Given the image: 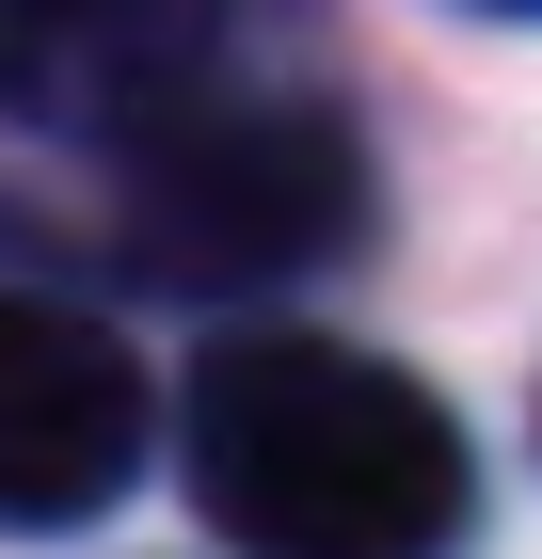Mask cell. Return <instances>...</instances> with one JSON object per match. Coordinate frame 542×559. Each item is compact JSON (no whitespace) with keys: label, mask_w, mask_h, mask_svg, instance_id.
<instances>
[{"label":"cell","mask_w":542,"mask_h":559,"mask_svg":"<svg viewBox=\"0 0 542 559\" xmlns=\"http://www.w3.org/2000/svg\"><path fill=\"white\" fill-rule=\"evenodd\" d=\"M176 431H192V512L240 559H447L479 512L447 400L351 336H224Z\"/></svg>","instance_id":"1"},{"label":"cell","mask_w":542,"mask_h":559,"mask_svg":"<svg viewBox=\"0 0 542 559\" xmlns=\"http://www.w3.org/2000/svg\"><path fill=\"white\" fill-rule=\"evenodd\" d=\"M368 209V160L303 96H192L128 144V257L160 288H272L320 272Z\"/></svg>","instance_id":"2"},{"label":"cell","mask_w":542,"mask_h":559,"mask_svg":"<svg viewBox=\"0 0 542 559\" xmlns=\"http://www.w3.org/2000/svg\"><path fill=\"white\" fill-rule=\"evenodd\" d=\"M144 464V368L81 304H0V527H81Z\"/></svg>","instance_id":"3"},{"label":"cell","mask_w":542,"mask_h":559,"mask_svg":"<svg viewBox=\"0 0 542 559\" xmlns=\"http://www.w3.org/2000/svg\"><path fill=\"white\" fill-rule=\"evenodd\" d=\"M224 64V0H0V112L144 144Z\"/></svg>","instance_id":"4"},{"label":"cell","mask_w":542,"mask_h":559,"mask_svg":"<svg viewBox=\"0 0 542 559\" xmlns=\"http://www.w3.org/2000/svg\"><path fill=\"white\" fill-rule=\"evenodd\" d=\"M495 16H542V0H495Z\"/></svg>","instance_id":"5"}]
</instances>
